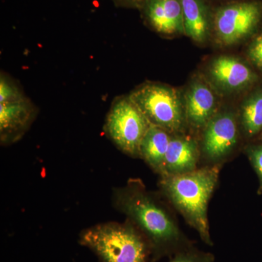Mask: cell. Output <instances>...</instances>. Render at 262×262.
<instances>
[{"label":"cell","instance_id":"obj_1","mask_svg":"<svg viewBox=\"0 0 262 262\" xmlns=\"http://www.w3.org/2000/svg\"><path fill=\"white\" fill-rule=\"evenodd\" d=\"M113 203L145 237L152 261L192 246L171 215L139 180L129 181L113 193Z\"/></svg>","mask_w":262,"mask_h":262},{"label":"cell","instance_id":"obj_2","mask_svg":"<svg viewBox=\"0 0 262 262\" xmlns=\"http://www.w3.org/2000/svg\"><path fill=\"white\" fill-rule=\"evenodd\" d=\"M220 172V165H214L181 175L161 177L160 181L162 192L208 246H213L208 203L218 183Z\"/></svg>","mask_w":262,"mask_h":262},{"label":"cell","instance_id":"obj_3","mask_svg":"<svg viewBox=\"0 0 262 262\" xmlns=\"http://www.w3.org/2000/svg\"><path fill=\"white\" fill-rule=\"evenodd\" d=\"M79 242L101 262H148L151 256L145 237L130 222L89 227L81 232Z\"/></svg>","mask_w":262,"mask_h":262},{"label":"cell","instance_id":"obj_4","mask_svg":"<svg viewBox=\"0 0 262 262\" xmlns=\"http://www.w3.org/2000/svg\"><path fill=\"white\" fill-rule=\"evenodd\" d=\"M129 96L150 125L159 127L171 135L185 128L187 121L184 99L171 86L146 82L133 90Z\"/></svg>","mask_w":262,"mask_h":262},{"label":"cell","instance_id":"obj_5","mask_svg":"<svg viewBox=\"0 0 262 262\" xmlns=\"http://www.w3.org/2000/svg\"><path fill=\"white\" fill-rule=\"evenodd\" d=\"M150 126L129 95L113 100L105 121V133L120 151L132 158H140V144Z\"/></svg>","mask_w":262,"mask_h":262},{"label":"cell","instance_id":"obj_6","mask_svg":"<svg viewBox=\"0 0 262 262\" xmlns=\"http://www.w3.org/2000/svg\"><path fill=\"white\" fill-rule=\"evenodd\" d=\"M262 19V3L257 0H234L217 7L213 13V32L217 40L232 46L247 39Z\"/></svg>","mask_w":262,"mask_h":262},{"label":"cell","instance_id":"obj_7","mask_svg":"<svg viewBox=\"0 0 262 262\" xmlns=\"http://www.w3.org/2000/svg\"><path fill=\"white\" fill-rule=\"evenodd\" d=\"M207 79L213 89L222 94L244 91L257 81V75L239 58L216 57L207 68Z\"/></svg>","mask_w":262,"mask_h":262},{"label":"cell","instance_id":"obj_8","mask_svg":"<svg viewBox=\"0 0 262 262\" xmlns=\"http://www.w3.org/2000/svg\"><path fill=\"white\" fill-rule=\"evenodd\" d=\"M203 130V154L211 161H220L228 156L238 141L237 121L231 112H219Z\"/></svg>","mask_w":262,"mask_h":262},{"label":"cell","instance_id":"obj_9","mask_svg":"<svg viewBox=\"0 0 262 262\" xmlns=\"http://www.w3.org/2000/svg\"><path fill=\"white\" fill-rule=\"evenodd\" d=\"M139 10L144 24L160 35L184 34L182 0H143Z\"/></svg>","mask_w":262,"mask_h":262},{"label":"cell","instance_id":"obj_10","mask_svg":"<svg viewBox=\"0 0 262 262\" xmlns=\"http://www.w3.org/2000/svg\"><path fill=\"white\" fill-rule=\"evenodd\" d=\"M187 124L193 128L204 129L219 113V102L213 87L201 78L192 80L184 98Z\"/></svg>","mask_w":262,"mask_h":262},{"label":"cell","instance_id":"obj_11","mask_svg":"<svg viewBox=\"0 0 262 262\" xmlns=\"http://www.w3.org/2000/svg\"><path fill=\"white\" fill-rule=\"evenodd\" d=\"M37 106L29 98L0 103V141L10 145L20 140L37 116Z\"/></svg>","mask_w":262,"mask_h":262},{"label":"cell","instance_id":"obj_12","mask_svg":"<svg viewBox=\"0 0 262 262\" xmlns=\"http://www.w3.org/2000/svg\"><path fill=\"white\" fill-rule=\"evenodd\" d=\"M199 157V146L194 139L172 135L161 177L181 175L196 170Z\"/></svg>","mask_w":262,"mask_h":262},{"label":"cell","instance_id":"obj_13","mask_svg":"<svg viewBox=\"0 0 262 262\" xmlns=\"http://www.w3.org/2000/svg\"><path fill=\"white\" fill-rule=\"evenodd\" d=\"M184 34L198 43H203L213 33V13L207 0H182Z\"/></svg>","mask_w":262,"mask_h":262},{"label":"cell","instance_id":"obj_14","mask_svg":"<svg viewBox=\"0 0 262 262\" xmlns=\"http://www.w3.org/2000/svg\"><path fill=\"white\" fill-rule=\"evenodd\" d=\"M171 136L166 130L150 125L140 144V158L160 177L163 173L165 156Z\"/></svg>","mask_w":262,"mask_h":262},{"label":"cell","instance_id":"obj_15","mask_svg":"<svg viewBox=\"0 0 262 262\" xmlns=\"http://www.w3.org/2000/svg\"><path fill=\"white\" fill-rule=\"evenodd\" d=\"M239 122L247 138L255 137L262 132V88L244 100L241 105Z\"/></svg>","mask_w":262,"mask_h":262},{"label":"cell","instance_id":"obj_16","mask_svg":"<svg viewBox=\"0 0 262 262\" xmlns=\"http://www.w3.org/2000/svg\"><path fill=\"white\" fill-rule=\"evenodd\" d=\"M28 98L23 89L10 75L1 72L0 75V103L23 101Z\"/></svg>","mask_w":262,"mask_h":262},{"label":"cell","instance_id":"obj_17","mask_svg":"<svg viewBox=\"0 0 262 262\" xmlns=\"http://www.w3.org/2000/svg\"><path fill=\"white\" fill-rule=\"evenodd\" d=\"M214 260L212 253L203 252L191 246L175 253L170 262H214Z\"/></svg>","mask_w":262,"mask_h":262},{"label":"cell","instance_id":"obj_18","mask_svg":"<svg viewBox=\"0 0 262 262\" xmlns=\"http://www.w3.org/2000/svg\"><path fill=\"white\" fill-rule=\"evenodd\" d=\"M248 160L252 165L258 179V193L262 194V144H251L246 149Z\"/></svg>","mask_w":262,"mask_h":262},{"label":"cell","instance_id":"obj_19","mask_svg":"<svg viewBox=\"0 0 262 262\" xmlns=\"http://www.w3.org/2000/svg\"><path fill=\"white\" fill-rule=\"evenodd\" d=\"M248 56L253 64L262 70V32L256 36L250 45Z\"/></svg>","mask_w":262,"mask_h":262},{"label":"cell","instance_id":"obj_20","mask_svg":"<svg viewBox=\"0 0 262 262\" xmlns=\"http://www.w3.org/2000/svg\"><path fill=\"white\" fill-rule=\"evenodd\" d=\"M112 2L118 8L139 10L143 0H112Z\"/></svg>","mask_w":262,"mask_h":262},{"label":"cell","instance_id":"obj_21","mask_svg":"<svg viewBox=\"0 0 262 262\" xmlns=\"http://www.w3.org/2000/svg\"><path fill=\"white\" fill-rule=\"evenodd\" d=\"M224 1H227V3H228V2L234 1V0H224Z\"/></svg>","mask_w":262,"mask_h":262},{"label":"cell","instance_id":"obj_22","mask_svg":"<svg viewBox=\"0 0 262 262\" xmlns=\"http://www.w3.org/2000/svg\"><path fill=\"white\" fill-rule=\"evenodd\" d=\"M261 137H262V132H261Z\"/></svg>","mask_w":262,"mask_h":262}]
</instances>
